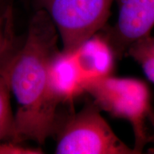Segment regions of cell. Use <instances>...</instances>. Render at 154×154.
Returning a JSON list of instances; mask_svg holds the SVG:
<instances>
[{
  "label": "cell",
  "instance_id": "6da1fadb",
  "mask_svg": "<svg viewBox=\"0 0 154 154\" xmlns=\"http://www.w3.org/2000/svg\"><path fill=\"white\" fill-rule=\"evenodd\" d=\"M59 36L44 10L31 18L22 44L1 75L5 76L17 102L11 141L32 140L43 145L55 134L59 124L57 109L48 82L50 59L58 48Z\"/></svg>",
  "mask_w": 154,
  "mask_h": 154
},
{
  "label": "cell",
  "instance_id": "7a4b0ae2",
  "mask_svg": "<svg viewBox=\"0 0 154 154\" xmlns=\"http://www.w3.org/2000/svg\"><path fill=\"white\" fill-rule=\"evenodd\" d=\"M84 93L91 96L101 111L130 123L135 138L134 149L141 153L149 141L146 119L151 109L149 88L145 83L110 75L86 83Z\"/></svg>",
  "mask_w": 154,
  "mask_h": 154
},
{
  "label": "cell",
  "instance_id": "3957f363",
  "mask_svg": "<svg viewBox=\"0 0 154 154\" xmlns=\"http://www.w3.org/2000/svg\"><path fill=\"white\" fill-rule=\"evenodd\" d=\"M94 102L59 123L57 154H137L121 139Z\"/></svg>",
  "mask_w": 154,
  "mask_h": 154
},
{
  "label": "cell",
  "instance_id": "277c9868",
  "mask_svg": "<svg viewBox=\"0 0 154 154\" xmlns=\"http://www.w3.org/2000/svg\"><path fill=\"white\" fill-rule=\"evenodd\" d=\"M115 0H36L52 21L62 50L73 51L106 25Z\"/></svg>",
  "mask_w": 154,
  "mask_h": 154
},
{
  "label": "cell",
  "instance_id": "5b68a950",
  "mask_svg": "<svg viewBox=\"0 0 154 154\" xmlns=\"http://www.w3.org/2000/svg\"><path fill=\"white\" fill-rule=\"evenodd\" d=\"M119 14L112 26L106 25L101 34L115 57L121 59L131 46L149 35L154 26V0H116Z\"/></svg>",
  "mask_w": 154,
  "mask_h": 154
},
{
  "label": "cell",
  "instance_id": "8992f818",
  "mask_svg": "<svg viewBox=\"0 0 154 154\" xmlns=\"http://www.w3.org/2000/svg\"><path fill=\"white\" fill-rule=\"evenodd\" d=\"M50 92L58 104L72 103L84 93V82L73 51L58 49L48 66Z\"/></svg>",
  "mask_w": 154,
  "mask_h": 154
},
{
  "label": "cell",
  "instance_id": "52a82bcc",
  "mask_svg": "<svg viewBox=\"0 0 154 154\" xmlns=\"http://www.w3.org/2000/svg\"><path fill=\"white\" fill-rule=\"evenodd\" d=\"M84 85L110 76L114 67L115 54L101 33H96L73 51Z\"/></svg>",
  "mask_w": 154,
  "mask_h": 154
},
{
  "label": "cell",
  "instance_id": "ba28073f",
  "mask_svg": "<svg viewBox=\"0 0 154 154\" xmlns=\"http://www.w3.org/2000/svg\"><path fill=\"white\" fill-rule=\"evenodd\" d=\"M20 44L17 43L13 26L11 8L0 15V74L8 64L11 58Z\"/></svg>",
  "mask_w": 154,
  "mask_h": 154
},
{
  "label": "cell",
  "instance_id": "9c48e42d",
  "mask_svg": "<svg viewBox=\"0 0 154 154\" xmlns=\"http://www.w3.org/2000/svg\"><path fill=\"white\" fill-rule=\"evenodd\" d=\"M126 54L139 63L146 76L154 84V36L149 34L134 42Z\"/></svg>",
  "mask_w": 154,
  "mask_h": 154
},
{
  "label": "cell",
  "instance_id": "30bf717a",
  "mask_svg": "<svg viewBox=\"0 0 154 154\" xmlns=\"http://www.w3.org/2000/svg\"><path fill=\"white\" fill-rule=\"evenodd\" d=\"M11 91L5 76L0 74V142L12 138L14 130V113L11 105Z\"/></svg>",
  "mask_w": 154,
  "mask_h": 154
},
{
  "label": "cell",
  "instance_id": "8fae6325",
  "mask_svg": "<svg viewBox=\"0 0 154 154\" xmlns=\"http://www.w3.org/2000/svg\"><path fill=\"white\" fill-rule=\"evenodd\" d=\"M43 150L39 148H30L15 142H0V154H42Z\"/></svg>",
  "mask_w": 154,
  "mask_h": 154
},
{
  "label": "cell",
  "instance_id": "7c38bea8",
  "mask_svg": "<svg viewBox=\"0 0 154 154\" xmlns=\"http://www.w3.org/2000/svg\"><path fill=\"white\" fill-rule=\"evenodd\" d=\"M4 1H5V0H0V4H1V3H2Z\"/></svg>",
  "mask_w": 154,
  "mask_h": 154
}]
</instances>
